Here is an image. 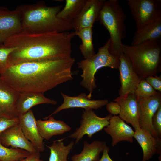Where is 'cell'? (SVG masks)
Masks as SVG:
<instances>
[{
  "instance_id": "9a60e30c",
  "label": "cell",
  "mask_w": 161,
  "mask_h": 161,
  "mask_svg": "<svg viewBox=\"0 0 161 161\" xmlns=\"http://www.w3.org/2000/svg\"><path fill=\"white\" fill-rule=\"evenodd\" d=\"M63 99L62 104L58 107L50 115L44 118L55 115L63 110L71 108H79L85 109H97L106 105L109 102L107 99L91 100L88 98L85 93H82L75 96H70L61 92Z\"/></svg>"
},
{
  "instance_id": "7c38bea8",
  "label": "cell",
  "mask_w": 161,
  "mask_h": 161,
  "mask_svg": "<svg viewBox=\"0 0 161 161\" xmlns=\"http://www.w3.org/2000/svg\"><path fill=\"white\" fill-rule=\"evenodd\" d=\"M120 107L119 117L130 124L134 130L140 128V107L137 97L128 94L123 97H118L114 100Z\"/></svg>"
},
{
  "instance_id": "484cf974",
  "label": "cell",
  "mask_w": 161,
  "mask_h": 161,
  "mask_svg": "<svg viewBox=\"0 0 161 161\" xmlns=\"http://www.w3.org/2000/svg\"><path fill=\"white\" fill-rule=\"evenodd\" d=\"M86 1V0H66L65 6L58 13L57 17L72 22L79 14Z\"/></svg>"
},
{
  "instance_id": "ba28073f",
  "label": "cell",
  "mask_w": 161,
  "mask_h": 161,
  "mask_svg": "<svg viewBox=\"0 0 161 161\" xmlns=\"http://www.w3.org/2000/svg\"><path fill=\"white\" fill-rule=\"evenodd\" d=\"M112 115L109 114L105 117L97 116L93 109L83 111L80 126L68 137L75 140V145L77 144L85 135L89 138L96 133L100 131L109 124Z\"/></svg>"
},
{
  "instance_id": "d6a6232c",
  "label": "cell",
  "mask_w": 161,
  "mask_h": 161,
  "mask_svg": "<svg viewBox=\"0 0 161 161\" xmlns=\"http://www.w3.org/2000/svg\"><path fill=\"white\" fill-rule=\"evenodd\" d=\"M107 110L110 114L116 116L119 114L120 111V107L117 102L111 101L106 105Z\"/></svg>"
},
{
  "instance_id": "d6986e66",
  "label": "cell",
  "mask_w": 161,
  "mask_h": 161,
  "mask_svg": "<svg viewBox=\"0 0 161 161\" xmlns=\"http://www.w3.org/2000/svg\"><path fill=\"white\" fill-rule=\"evenodd\" d=\"M134 138L141 147L143 153L142 161H147L156 153L161 154V139L154 137L148 131L140 127L134 130Z\"/></svg>"
},
{
  "instance_id": "7a4b0ae2",
  "label": "cell",
  "mask_w": 161,
  "mask_h": 161,
  "mask_svg": "<svg viewBox=\"0 0 161 161\" xmlns=\"http://www.w3.org/2000/svg\"><path fill=\"white\" fill-rule=\"evenodd\" d=\"M75 32L34 33L23 31L7 39L3 44L15 47L8 58V66L22 63L71 57Z\"/></svg>"
},
{
  "instance_id": "9c48e42d",
  "label": "cell",
  "mask_w": 161,
  "mask_h": 161,
  "mask_svg": "<svg viewBox=\"0 0 161 161\" xmlns=\"http://www.w3.org/2000/svg\"><path fill=\"white\" fill-rule=\"evenodd\" d=\"M118 69L121 84L119 96L123 97L128 94H134L141 79L135 70L129 58L123 53L119 57Z\"/></svg>"
},
{
  "instance_id": "ffe728a7",
  "label": "cell",
  "mask_w": 161,
  "mask_h": 161,
  "mask_svg": "<svg viewBox=\"0 0 161 161\" xmlns=\"http://www.w3.org/2000/svg\"><path fill=\"white\" fill-rule=\"evenodd\" d=\"M41 104L55 105L57 102L47 97L42 93L20 92L15 105L16 111L19 117L27 112L32 107Z\"/></svg>"
},
{
  "instance_id": "30bf717a",
  "label": "cell",
  "mask_w": 161,
  "mask_h": 161,
  "mask_svg": "<svg viewBox=\"0 0 161 161\" xmlns=\"http://www.w3.org/2000/svg\"><path fill=\"white\" fill-rule=\"evenodd\" d=\"M137 97L140 107V127L149 131L154 137L160 138L153 127L152 119L161 106V92H158L154 95L148 97Z\"/></svg>"
},
{
  "instance_id": "e0dca14e",
  "label": "cell",
  "mask_w": 161,
  "mask_h": 161,
  "mask_svg": "<svg viewBox=\"0 0 161 161\" xmlns=\"http://www.w3.org/2000/svg\"><path fill=\"white\" fill-rule=\"evenodd\" d=\"M19 93L0 77V117L8 118L18 117L15 105Z\"/></svg>"
},
{
  "instance_id": "f546056e",
  "label": "cell",
  "mask_w": 161,
  "mask_h": 161,
  "mask_svg": "<svg viewBox=\"0 0 161 161\" xmlns=\"http://www.w3.org/2000/svg\"><path fill=\"white\" fill-rule=\"evenodd\" d=\"M152 124L158 137L161 139V106L154 115L152 119Z\"/></svg>"
},
{
  "instance_id": "836d02e7",
  "label": "cell",
  "mask_w": 161,
  "mask_h": 161,
  "mask_svg": "<svg viewBox=\"0 0 161 161\" xmlns=\"http://www.w3.org/2000/svg\"><path fill=\"white\" fill-rule=\"evenodd\" d=\"M109 148L105 142L102 156L98 161H113L109 154Z\"/></svg>"
},
{
  "instance_id": "d4e9b609",
  "label": "cell",
  "mask_w": 161,
  "mask_h": 161,
  "mask_svg": "<svg viewBox=\"0 0 161 161\" xmlns=\"http://www.w3.org/2000/svg\"><path fill=\"white\" fill-rule=\"evenodd\" d=\"M92 27L84 28L75 31V35L80 38L82 43L79 49L84 59L90 57L95 54L92 42Z\"/></svg>"
},
{
  "instance_id": "7402d4cb",
  "label": "cell",
  "mask_w": 161,
  "mask_h": 161,
  "mask_svg": "<svg viewBox=\"0 0 161 161\" xmlns=\"http://www.w3.org/2000/svg\"><path fill=\"white\" fill-rule=\"evenodd\" d=\"M160 40H161V18L137 30L131 45L135 46Z\"/></svg>"
},
{
  "instance_id": "6da1fadb",
  "label": "cell",
  "mask_w": 161,
  "mask_h": 161,
  "mask_svg": "<svg viewBox=\"0 0 161 161\" xmlns=\"http://www.w3.org/2000/svg\"><path fill=\"white\" fill-rule=\"evenodd\" d=\"M75 61L71 57L10 65L0 77L19 92L44 93L73 79L72 68Z\"/></svg>"
},
{
  "instance_id": "52a82bcc",
  "label": "cell",
  "mask_w": 161,
  "mask_h": 161,
  "mask_svg": "<svg viewBox=\"0 0 161 161\" xmlns=\"http://www.w3.org/2000/svg\"><path fill=\"white\" fill-rule=\"evenodd\" d=\"M137 30L161 18L160 0H127Z\"/></svg>"
},
{
  "instance_id": "4316f807",
  "label": "cell",
  "mask_w": 161,
  "mask_h": 161,
  "mask_svg": "<svg viewBox=\"0 0 161 161\" xmlns=\"http://www.w3.org/2000/svg\"><path fill=\"white\" fill-rule=\"evenodd\" d=\"M30 154L28 151L21 149L6 147L0 141L1 161H21Z\"/></svg>"
},
{
  "instance_id": "5b68a950",
  "label": "cell",
  "mask_w": 161,
  "mask_h": 161,
  "mask_svg": "<svg viewBox=\"0 0 161 161\" xmlns=\"http://www.w3.org/2000/svg\"><path fill=\"white\" fill-rule=\"evenodd\" d=\"M122 48L141 79L156 75L161 71V40L135 46L123 44Z\"/></svg>"
},
{
  "instance_id": "8fae6325",
  "label": "cell",
  "mask_w": 161,
  "mask_h": 161,
  "mask_svg": "<svg viewBox=\"0 0 161 161\" xmlns=\"http://www.w3.org/2000/svg\"><path fill=\"white\" fill-rule=\"evenodd\" d=\"M23 31L19 12L0 8V44H3L10 37Z\"/></svg>"
},
{
  "instance_id": "3957f363",
  "label": "cell",
  "mask_w": 161,
  "mask_h": 161,
  "mask_svg": "<svg viewBox=\"0 0 161 161\" xmlns=\"http://www.w3.org/2000/svg\"><path fill=\"white\" fill-rule=\"evenodd\" d=\"M63 6L49 7L44 1L22 4L16 9L20 13L24 31L34 33L68 32L73 29L72 22L57 16Z\"/></svg>"
},
{
  "instance_id": "e575fe53",
  "label": "cell",
  "mask_w": 161,
  "mask_h": 161,
  "mask_svg": "<svg viewBox=\"0 0 161 161\" xmlns=\"http://www.w3.org/2000/svg\"><path fill=\"white\" fill-rule=\"evenodd\" d=\"M21 161H44L40 159V152L37 151L33 153Z\"/></svg>"
},
{
  "instance_id": "4dcf8cb0",
  "label": "cell",
  "mask_w": 161,
  "mask_h": 161,
  "mask_svg": "<svg viewBox=\"0 0 161 161\" xmlns=\"http://www.w3.org/2000/svg\"><path fill=\"white\" fill-rule=\"evenodd\" d=\"M19 123L18 117L8 118L0 117V134L8 128Z\"/></svg>"
},
{
  "instance_id": "ac0fdd59",
  "label": "cell",
  "mask_w": 161,
  "mask_h": 161,
  "mask_svg": "<svg viewBox=\"0 0 161 161\" xmlns=\"http://www.w3.org/2000/svg\"><path fill=\"white\" fill-rule=\"evenodd\" d=\"M22 132L27 139L40 152L45 150L43 139L38 132L36 120L32 110L30 109L19 117Z\"/></svg>"
},
{
  "instance_id": "d590c367",
  "label": "cell",
  "mask_w": 161,
  "mask_h": 161,
  "mask_svg": "<svg viewBox=\"0 0 161 161\" xmlns=\"http://www.w3.org/2000/svg\"><path fill=\"white\" fill-rule=\"evenodd\" d=\"M0 161H1L0 160Z\"/></svg>"
},
{
  "instance_id": "8992f818",
  "label": "cell",
  "mask_w": 161,
  "mask_h": 161,
  "mask_svg": "<svg viewBox=\"0 0 161 161\" xmlns=\"http://www.w3.org/2000/svg\"><path fill=\"white\" fill-rule=\"evenodd\" d=\"M110 44L109 39L104 45L98 48L96 53L77 63L78 67L82 70L80 85L88 91L87 96L89 99H91L93 92L97 87L95 77L97 72L103 67L118 68L119 59L110 53Z\"/></svg>"
},
{
  "instance_id": "5bb4252c",
  "label": "cell",
  "mask_w": 161,
  "mask_h": 161,
  "mask_svg": "<svg viewBox=\"0 0 161 161\" xmlns=\"http://www.w3.org/2000/svg\"><path fill=\"white\" fill-rule=\"evenodd\" d=\"M105 0H86L85 4L77 16L72 21L75 31L92 27L97 21L100 12Z\"/></svg>"
},
{
  "instance_id": "1f68e13d",
  "label": "cell",
  "mask_w": 161,
  "mask_h": 161,
  "mask_svg": "<svg viewBox=\"0 0 161 161\" xmlns=\"http://www.w3.org/2000/svg\"><path fill=\"white\" fill-rule=\"evenodd\" d=\"M146 81L156 91L161 92V75L151 76L145 79Z\"/></svg>"
},
{
  "instance_id": "4fadbf2b",
  "label": "cell",
  "mask_w": 161,
  "mask_h": 161,
  "mask_svg": "<svg viewBox=\"0 0 161 161\" xmlns=\"http://www.w3.org/2000/svg\"><path fill=\"white\" fill-rule=\"evenodd\" d=\"M0 141L7 147L18 148L31 154L38 151L23 134L19 123L8 128L0 134Z\"/></svg>"
},
{
  "instance_id": "277c9868",
  "label": "cell",
  "mask_w": 161,
  "mask_h": 161,
  "mask_svg": "<svg viewBox=\"0 0 161 161\" xmlns=\"http://www.w3.org/2000/svg\"><path fill=\"white\" fill-rule=\"evenodd\" d=\"M127 16L117 0H105L97 21L108 31L110 35V53L119 59L123 53L122 40L126 38Z\"/></svg>"
},
{
  "instance_id": "2e32d148",
  "label": "cell",
  "mask_w": 161,
  "mask_h": 161,
  "mask_svg": "<svg viewBox=\"0 0 161 161\" xmlns=\"http://www.w3.org/2000/svg\"><path fill=\"white\" fill-rule=\"evenodd\" d=\"M104 129L111 137L112 147L123 141L133 142L134 131L119 116H112L109 125Z\"/></svg>"
},
{
  "instance_id": "603a6c76",
  "label": "cell",
  "mask_w": 161,
  "mask_h": 161,
  "mask_svg": "<svg viewBox=\"0 0 161 161\" xmlns=\"http://www.w3.org/2000/svg\"><path fill=\"white\" fill-rule=\"evenodd\" d=\"M104 142L95 140L89 143L84 141L82 150L80 154L72 156V161H98L100 154L103 151Z\"/></svg>"
},
{
  "instance_id": "44dd1931",
  "label": "cell",
  "mask_w": 161,
  "mask_h": 161,
  "mask_svg": "<svg viewBox=\"0 0 161 161\" xmlns=\"http://www.w3.org/2000/svg\"><path fill=\"white\" fill-rule=\"evenodd\" d=\"M38 132L43 139L49 140L54 136L70 131L71 127L63 120H55L52 116L46 120H36Z\"/></svg>"
},
{
  "instance_id": "83f0119b",
  "label": "cell",
  "mask_w": 161,
  "mask_h": 161,
  "mask_svg": "<svg viewBox=\"0 0 161 161\" xmlns=\"http://www.w3.org/2000/svg\"><path fill=\"white\" fill-rule=\"evenodd\" d=\"M158 92L155 90L145 79H141L137 86L134 94L140 97H148L154 95Z\"/></svg>"
},
{
  "instance_id": "f1b7e54d",
  "label": "cell",
  "mask_w": 161,
  "mask_h": 161,
  "mask_svg": "<svg viewBox=\"0 0 161 161\" xmlns=\"http://www.w3.org/2000/svg\"><path fill=\"white\" fill-rule=\"evenodd\" d=\"M15 49V47H7L3 44H0V75L7 67L8 56Z\"/></svg>"
},
{
  "instance_id": "cb8c5ba5",
  "label": "cell",
  "mask_w": 161,
  "mask_h": 161,
  "mask_svg": "<svg viewBox=\"0 0 161 161\" xmlns=\"http://www.w3.org/2000/svg\"><path fill=\"white\" fill-rule=\"evenodd\" d=\"M74 145L75 143L71 141L66 146L60 140L54 141L50 146L46 145L50 150L49 161H68V156Z\"/></svg>"
}]
</instances>
